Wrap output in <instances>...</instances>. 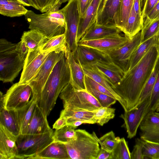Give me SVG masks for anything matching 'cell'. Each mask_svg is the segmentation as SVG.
<instances>
[{"instance_id":"26","label":"cell","mask_w":159,"mask_h":159,"mask_svg":"<svg viewBox=\"0 0 159 159\" xmlns=\"http://www.w3.org/2000/svg\"><path fill=\"white\" fill-rule=\"evenodd\" d=\"M159 45V32L151 38L141 43L132 53L129 61L128 70L133 68L142 59L151 48Z\"/></svg>"},{"instance_id":"20","label":"cell","mask_w":159,"mask_h":159,"mask_svg":"<svg viewBox=\"0 0 159 159\" xmlns=\"http://www.w3.org/2000/svg\"><path fill=\"white\" fill-rule=\"evenodd\" d=\"M47 117V116L36 104L29 124L26 134H42L53 130L48 124Z\"/></svg>"},{"instance_id":"30","label":"cell","mask_w":159,"mask_h":159,"mask_svg":"<svg viewBox=\"0 0 159 159\" xmlns=\"http://www.w3.org/2000/svg\"><path fill=\"white\" fill-rule=\"evenodd\" d=\"M36 104V102L31 98L25 107L16 110L20 134L26 133L28 126Z\"/></svg>"},{"instance_id":"18","label":"cell","mask_w":159,"mask_h":159,"mask_svg":"<svg viewBox=\"0 0 159 159\" xmlns=\"http://www.w3.org/2000/svg\"><path fill=\"white\" fill-rule=\"evenodd\" d=\"M73 55L81 65L93 64L98 61L111 62L107 54L85 46L78 45L77 49Z\"/></svg>"},{"instance_id":"5","label":"cell","mask_w":159,"mask_h":159,"mask_svg":"<svg viewBox=\"0 0 159 159\" xmlns=\"http://www.w3.org/2000/svg\"><path fill=\"white\" fill-rule=\"evenodd\" d=\"M75 130V138L65 144L70 159H97L100 150L97 140L85 129Z\"/></svg>"},{"instance_id":"43","label":"cell","mask_w":159,"mask_h":159,"mask_svg":"<svg viewBox=\"0 0 159 159\" xmlns=\"http://www.w3.org/2000/svg\"><path fill=\"white\" fill-rule=\"evenodd\" d=\"M159 103V69L152 90L147 113L155 112Z\"/></svg>"},{"instance_id":"32","label":"cell","mask_w":159,"mask_h":159,"mask_svg":"<svg viewBox=\"0 0 159 159\" xmlns=\"http://www.w3.org/2000/svg\"><path fill=\"white\" fill-rule=\"evenodd\" d=\"M143 19L142 15L136 13L133 6L128 19L122 31L125 35L132 38L143 27Z\"/></svg>"},{"instance_id":"21","label":"cell","mask_w":159,"mask_h":159,"mask_svg":"<svg viewBox=\"0 0 159 159\" xmlns=\"http://www.w3.org/2000/svg\"><path fill=\"white\" fill-rule=\"evenodd\" d=\"M71 159L65 144L54 141L31 159Z\"/></svg>"},{"instance_id":"40","label":"cell","mask_w":159,"mask_h":159,"mask_svg":"<svg viewBox=\"0 0 159 159\" xmlns=\"http://www.w3.org/2000/svg\"><path fill=\"white\" fill-rule=\"evenodd\" d=\"M85 85L87 91L97 99L102 107H110L117 101L111 97L97 91L87 85Z\"/></svg>"},{"instance_id":"49","label":"cell","mask_w":159,"mask_h":159,"mask_svg":"<svg viewBox=\"0 0 159 159\" xmlns=\"http://www.w3.org/2000/svg\"><path fill=\"white\" fill-rule=\"evenodd\" d=\"M159 0H145L142 11V15L143 18H145Z\"/></svg>"},{"instance_id":"58","label":"cell","mask_w":159,"mask_h":159,"mask_svg":"<svg viewBox=\"0 0 159 159\" xmlns=\"http://www.w3.org/2000/svg\"><path fill=\"white\" fill-rule=\"evenodd\" d=\"M156 111L157 112L159 111V103L157 106V108L156 110Z\"/></svg>"},{"instance_id":"28","label":"cell","mask_w":159,"mask_h":159,"mask_svg":"<svg viewBox=\"0 0 159 159\" xmlns=\"http://www.w3.org/2000/svg\"><path fill=\"white\" fill-rule=\"evenodd\" d=\"M28 10L16 0H0V13L13 17L25 15Z\"/></svg>"},{"instance_id":"8","label":"cell","mask_w":159,"mask_h":159,"mask_svg":"<svg viewBox=\"0 0 159 159\" xmlns=\"http://www.w3.org/2000/svg\"><path fill=\"white\" fill-rule=\"evenodd\" d=\"M61 10L64 14L66 22L65 34L66 46L74 54L78 46L77 36L80 19L78 0H71Z\"/></svg>"},{"instance_id":"17","label":"cell","mask_w":159,"mask_h":159,"mask_svg":"<svg viewBox=\"0 0 159 159\" xmlns=\"http://www.w3.org/2000/svg\"><path fill=\"white\" fill-rule=\"evenodd\" d=\"M106 0H93L83 17L80 18L77 36V43L96 21L98 15Z\"/></svg>"},{"instance_id":"53","label":"cell","mask_w":159,"mask_h":159,"mask_svg":"<svg viewBox=\"0 0 159 159\" xmlns=\"http://www.w3.org/2000/svg\"><path fill=\"white\" fill-rule=\"evenodd\" d=\"M83 124H94V123L92 121H90L79 120L70 122L67 125L72 126L76 129L78 126Z\"/></svg>"},{"instance_id":"41","label":"cell","mask_w":159,"mask_h":159,"mask_svg":"<svg viewBox=\"0 0 159 159\" xmlns=\"http://www.w3.org/2000/svg\"><path fill=\"white\" fill-rule=\"evenodd\" d=\"M159 32V18L143 26L141 32V43L151 38Z\"/></svg>"},{"instance_id":"22","label":"cell","mask_w":159,"mask_h":159,"mask_svg":"<svg viewBox=\"0 0 159 159\" xmlns=\"http://www.w3.org/2000/svg\"><path fill=\"white\" fill-rule=\"evenodd\" d=\"M93 65L99 70L112 88L119 82L125 73L119 67L112 61H98Z\"/></svg>"},{"instance_id":"24","label":"cell","mask_w":159,"mask_h":159,"mask_svg":"<svg viewBox=\"0 0 159 159\" xmlns=\"http://www.w3.org/2000/svg\"><path fill=\"white\" fill-rule=\"evenodd\" d=\"M121 31L115 25H98L95 22L86 31L79 41L102 39L120 34Z\"/></svg>"},{"instance_id":"29","label":"cell","mask_w":159,"mask_h":159,"mask_svg":"<svg viewBox=\"0 0 159 159\" xmlns=\"http://www.w3.org/2000/svg\"><path fill=\"white\" fill-rule=\"evenodd\" d=\"M48 39L43 34L34 29L24 31L21 38L30 51L40 49Z\"/></svg>"},{"instance_id":"19","label":"cell","mask_w":159,"mask_h":159,"mask_svg":"<svg viewBox=\"0 0 159 159\" xmlns=\"http://www.w3.org/2000/svg\"><path fill=\"white\" fill-rule=\"evenodd\" d=\"M66 54L70 70V82L76 88L80 90H86L84 82L85 74L81 65L67 46Z\"/></svg>"},{"instance_id":"34","label":"cell","mask_w":159,"mask_h":159,"mask_svg":"<svg viewBox=\"0 0 159 159\" xmlns=\"http://www.w3.org/2000/svg\"><path fill=\"white\" fill-rule=\"evenodd\" d=\"M43 52H66L67 46L65 34H64L52 37L44 43L40 49Z\"/></svg>"},{"instance_id":"60","label":"cell","mask_w":159,"mask_h":159,"mask_svg":"<svg viewBox=\"0 0 159 159\" xmlns=\"http://www.w3.org/2000/svg\"><path fill=\"white\" fill-rule=\"evenodd\" d=\"M107 0H106V1H107Z\"/></svg>"},{"instance_id":"35","label":"cell","mask_w":159,"mask_h":159,"mask_svg":"<svg viewBox=\"0 0 159 159\" xmlns=\"http://www.w3.org/2000/svg\"><path fill=\"white\" fill-rule=\"evenodd\" d=\"M92 134L100 145L101 148L111 152H112L120 139L119 137H116L115 133L112 131L106 133L99 138L94 132Z\"/></svg>"},{"instance_id":"11","label":"cell","mask_w":159,"mask_h":159,"mask_svg":"<svg viewBox=\"0 0 159 159\" xmlns=\"http://www.w3.org/2000/svg\"><path fill=\"white\" fill-rule=\"evenodd\" d=\"M50 53L42 52L40 49L29 50L24 61L23 70L19 84H29L36 75Z\"/></svg>"},{"instance_id":"16","label":"cell","mask_w":159,"mask_h":159,"mask_svg":"<svg viewBox=\"0 0 159 159\" xmlns=\"http://www.w3.org/2000/svg\"><path fill=\"white\" fill-rule=\"evenodd\" d=\"M16 137L0 124V159H17Z\"/></svg>"},{"instance_id":"2","label":"cell","mask_w":159,"mask_h":159,"mask_svg":"<svg viewBox=\"0 0 159 159\" xmlns=\"http://www.w3.org/2000/svg\"><path fill=\"white\" fill-rule=\"evenodd\" d=\"M70 78V67L65 54L54 67L36 103L47 116L53 108L61 92L69 82Z\"/></svg>"},{"instance_id":"33","label":"cell","mask_w":159,"mask_h":159,"mask_svg":"<svg viewBox=\"0 0 159 159\" xmlns=\"http://www.w3.org/2000/svg\"><path fill=\"white\" fill-rule=\"evenodd\" d=\"M134 0H121L118 10L114 18V25L122 32L126 24Z\"/></svg>"},{"instance_id":"15","label":"cell","mask_w":159,"mask_h":159,"mask_svg":"<svg viewBox=\"0 0 159 159\" xmlns=\"http://www.w3.org/2000/svg\"><path fill=\"white\" fill-rule=\"evenodd\" d=\"M140 138L145 141L159 143V116L154 112L148 113L140 125Z\"/></svg>"},{"instance_id":"51","label":"cell","mask_w":159,"mask_h":159,"mask_svg":"<svg viewBox=\"0 0 159 159\" xmlns=\"http://www.w3.org/2000/svg\"><path fill=\"white\" fill-rule=\"evenodd\" d=\"M97 159H113L112 152L100 148Z\"/></svg>"},{"instance_id":"39","label":"cell","mask_w":159,"mask_h":159,"mask_svg":"<svg viewBox=\"0 0 159 159\" xmlns=\"http://www.w3.org/2000/svg\"><path fill=\"white\" fill-rule=\"evenodd\" d=\"M112 152L113 159H131L130 152L124 138H120Z\"/></svg>"},{"instance_id":"37","label":"cell","mask_w":159,"mask_h":159,"mask_svg":"<svg viewBox=\"0 0 159 159\" xmlns=\"http://www.w3.org/2000/svg\"><path fill=\"white\" fill-rule=\"evenodd\" d=\"M116 109L114 108L102 107L94 110V119L96 123L103 126L115 116Z\"/></svg>"},{"instance_id":"55","label":"cell","mask_w":159,"mask_h":159,"mask_svg":"<svg viewBox=\"0 0 159 159\" xmlns=\"http://www.w3.org/2000/svg\"><path fill=\"white\" fill-rule=\"evenodd\" d=\"M24 6H32L33 4L30 0H16Z\"/></svg>"},{"instance_id":"4","label":"cell","mask_w":159,"mask_h":159,"mask_svg":"<svg viewBox=\"0 0 159 159\" xmlns=\"http://www.w3.org/2000/svg\"><path fill=\"white\" fill-rule=\"evenodd\" d=\"M16 44L0 40V80L11 82L23 69L24 61L16 50Z\"/></svg>"},{"instance_id":"56","label":"cell","mask_w":159,"mask_h":159,"mask_svg":"<svg viewBox=\"0 0 159 159\" xmlns=\"http://www.w3.org/2000/svg\"><path fill=\"white\" fill-rule=\"evenodd\" d=\"M31 1L32 4H33V7L36 9L39 10V8L38 5V4L36 2V0H30Z\"/></svg>"},{"instance_id":"3","label":"cell","mask_w":159,"mask_h":159,"mask_svg":"<svg viewBox=\"0 0 159 159\" xmlns=\"http://www.w3.org/2000/svg\"><path fill=\"white\" fill-rule=\"evenodd\" d=\"M30 30H38L49 39L65 33L66 25L63 14L61 10L50 11L38 14L28 10L24 15Z\"/></svg>"},{"instance_id":"52","label":"cell","mask_w":159,"mask_h":159,"mask_svg":"<svg viewBox=\"0 0 159 159\" xmlns=\"http://www.w3.org/2000/svg\"><path fill=\"white\" fill-rule=\"evenodd\" d=\"M67 125L66 119L63 117L60 116L53 125V128L56 130L59 129Z\"/></svg>"},{"instance_id":"45","label":"cell","mask_w":159,"mask_h":159,"mask_svg":"<svg viewBox=\"0 0 159 159\" xmlns=\"http://www.w3.org/2000/svg\"><path fill=\"white\" fill-rule=\"evenodd\" d=\"M84 82L85 85H87L97 91L111 97L116 99L115 96L108 90L86 75L84 76Z\"/></svg>"},{"instance_id":"13","label":"cell","mask_w":159,"mask_h":159,"mask_svg":"<svg viewBox=\"0 0 159 159\" xmlns=\"http://www.w3.org/2000/svg\"><path fill=\"white\" fill-rule=\"evenodd\" d=\"M141 43V32H139L122 47L106 53L111 61L125 72L128 70L130 58L134 50Z\"/></svg>"},{"instance_id":"31","label":"cell","mask_w":159,"mask_h":159,"mask_svg":"<svg viewBox=\"0 0 159 159\" xmlns=\"http://www.w3.org/2000/svg\"><path fill=\"white\" fill-rule=\"evenodd\" d=\"M60 116L66 119L67 125L70 122L79 120L90 121L96 123L94 119V111L64 109L61 112Z\"/></svg>"},{"instance_id":"7","label":"cell","mask_w":159,"mask_h":159,"mask_svg":"<svg viewBox=\"0 0 159 159\" xmlns=\"http://www.w3.org/2000/svg\"><path fill=\"white\" fill-rule=\"evenodd\" d=\"M53 132L42 134H20L16 137L17 159H31L54 141Z\"/></svg>"},{"instance_id":"12","label":"cell","mask_w":159,"mask_h":159,"mask_svg":"<svg viewBox=\"0 0 159 159\" xmlns=\"http://www.w3.org/2000/svg\"><path fill=\"white\" fill-rule=\"evenodd\" d=\"M150 98H146L137 107L129 111H125L120 116L124 120L121 127L126 129L128 138L131 139L136 136L138 128L147 114Z\"/></svg>"},{"instance_id":"59","label":"cell","mask_w":159,"mask_h":159,"mask_svg":"<svg viewBox=\"0 0 159 159\" xmlns=\"http://www.w3.org/2000/svg\"><path fill=\"white\" fill-rule=\"evenodd\" d=\"M154 113L156 115L158 116H159V113L157 112H154Z\"/></svg>"},{"instance_id":"44","label":"cell","mask_w":159,"mask_h":159,"mask_svg":"<svg viewBox=\"0 0 159 159\" xmlns=\"http://www.w3.org/2000/svg\"><path fill=\"white\" fill-rule=\"evenodd\" d=\"M39 10L42 13L48 11L59 10L61 5L59 4L60 0H36Z\"/></svg>"},{"instance_id":"54","label":"cell","mask_w":159,"mask_h":159,"mask_svg":"<svg viewBox=\"0 0 159 159\" xmlns=\"http://www.w3.org/2000/svg\"><path fill=\"white\" fill-rule=\"evenodd\" d=\"M133 7L136 13L138 14L142 15L140 0H134Z\"/></svg>"},{"instance_id":"6","label":"cell","mask_w":159,"mask_h":159,"mask_svg":"<svg viewBox=\"0 0 159 159\" xmlns=\"http://www.w3.org/2000/svg\"><path fill=\"white\" fill-rule=\"evenodd\" d=\"M59 96L62 101L64 109L93 111L102 107L86 90L76 88L70 81L63 89Z\"/></svg>"},{"instance_id":"36","label":"cell","mask_w":159,"mask_h":159,"mask_svg":"<svg viewBox=\"0 0 159 159\" xmlns=\"http://www.w3.org/2000/svg\"><path fill=\"white\" fill-rule=\"evenodd\" d=\"M75 129L72 126L67 125L59 129L56 130L53 133L54 141L65 144L67 143L75 138Z\"/></svg>"},{"instance_id":"10","label":"cell","mask_w":159,"mask_h":159,"mask_svg":"<svg viewBox=\"0 0 159 159\" xmlns=\"http://www.w3.org/2000/svg\"><path fill=\"white\" fill-rule=\"evenodd\" d=\"M32 89L28 84H13L3 95L0 92V103L7 110H17L25 107L29 102Z\"/></svg>"},{"instance_id":"50","label":"cell","mask_w":159,"mask_h":159,"mask_svg":"<svg viewBox=\"0 0 159 159\" xmlns=\"http://www.w3.org/2000/svg\"><path fill=\"white\" fill-rule=\"evenodd\" d=\"M93 0H78L80 18H82Z\"/></svg>"},{"instance_id":"9","label":"cell","mask_w":159,"mask_h":159,"mask_svg":"<svg viewBox=\"0 0 159 159\" xmlns=\"http://www.w3.org/2000/svg\"><path fill=\"white\" fill-rule=\"evenodd\" d=\"M66 52H51L36 75L28 84L32 89L31 98L36 103L40 98L44 85L54 67L65 55Z\"/></svg>"},{"instance_id":"14","label":"cell","mask_w":159,"mask_h":159,"mask_svg":"<svg viewBox=\"0 0 159 159\" xmlns=\"http://www.w3.org/2000/svg\"><path fill=\"white\" fill-rule=\"evenodd\" d=\"M132 39L125 35L118 34L98 39L79 41L78 45L91 48L106 54L122 47Z\"/></svg>"},{"instance_id":"47","label":"cell","mask_w":159,"mask_h":159,"mask_svg":"<svg viewBox=\"0 0 159 159\" xmlns=\"http://www.w3.org/2000/svg\"><path fill=\"white\" fill-rule=\"evenodd\" d=\"M143 26L159 18V1L145 17Z\"/></svg>"},{"instance_id":"57","label":"cell","mask_w":159,"mask_h":159,"mask_svg":"<svg viewBox=\"0 0 159 159\" xmlns=\"http://www.w3.org/2000/svg\"><path fill=\"white\" fill-rule=\"evenodd\" d=\"M71 0H60L59 3L61 5L62 3L66 2H69Z\"/></svg>"},{"instance_id":"42","label":"cell","mask_w":159,"mask_h":159,"mask_svg":"<svg viewBox=\"0 0 159 159\" xmlns=\"http://www.w3.org/2000/svg\"><path fill=\"white\" fill-rule=\"evenodd\" d=\"M144 159H159V143L143 141Z\"/></svg>"},{"instance_id":"25","label":"cell","mask_w":159,"mask_h":159,"mask_svg":"<svg viewBox=\"0 0 159 159\" xmlns=\"http://www.w3.org/2000/svg\"><path fill=\"white\" fill-rule=\"evenodd\" d=\"M0 124L5 127L13 135L17 137L20 134L16 110H7L0 104Z\"/></svg>"},{"instance_id":"23","label":"cell","mask_w":159,"mask_h":159,"mask_svg":"<svg viewBox=\"0 0 159 159\" xmlns=\"http://www.w3.org/2000/svg\"><path fill=\"white\" fill-rule=\"evenodd\" d=\"M121 0H107L98 13L96 23L100 25H114V18L119 8Z\"/></svg>"},{"instance_id":"46","label":"cell","mask_w":159,"mask_h":159,"mask_svg":"<svg viewBox=\"0 0 159 159\" xmlns=\"http://www.w3.org/2000/svg\"><path fill=\"white\" fill-rule=\"evenodd\" d=\"M144 140L140 138L135 140V144L130 152L131 159H144L143 148Z\"/></svg>"},{"instance_id":"27","label":"cell","mask_w":159,"mask_h":159,"mask_svg":"<svg viewBox=\"0 0 159 159\" xmlns=\"http://www.w3.org/2000/svg\"><path fill=\"white\" fill-rule=\"evenodd\" d=\"M81 66L85 75L89 76L108 90L115 96L116 100L121 106H123V102L121 98L115 92L108 81L95 66L91 64Z\"/></svg>"},{"instance_id":"48","label":"cell","mask_w":159,"mask_h":159,"mask_svg":"<svg viewBox=\"0 0 159 159\" xmlns=\"http://www.w3.org/2000/svg\"><path fill=\"white\" fill-rule=\"evenodd\" d=\"M16 50L21 59L24 61L29 50L26 44L21 40L16 44Z\"/></svg>"},{"instance_id":"1","label":"cell","mask_w":159,"mask_h":159,"mask_svg":"<svg viewBox=\"0 0 159 159\" xmlns=\"http://www.w3.org/2000/svg\"><path fill=\"white\" fill-rule=\"evenodd\" d=\"M159 57V45L152 47L139 62L125 72L112 88L121 98L125 111L137 107L142 92Z\"/></svg>"},{"instance_id":"38","label":"cell","mask_w":159,"mask_h":159,"mask_svg":"<svg viewBox=\"0 0 159 159\" xmlns=\"http://www.w3.org/2000/svg\"><path fill=\"white\" fill-rule=\"evenodd\" d=\"M159 69V57L156 62L154 70L145 85L140 98V103L150 97L153 90Z\"/></svg>"}]
</instances>
